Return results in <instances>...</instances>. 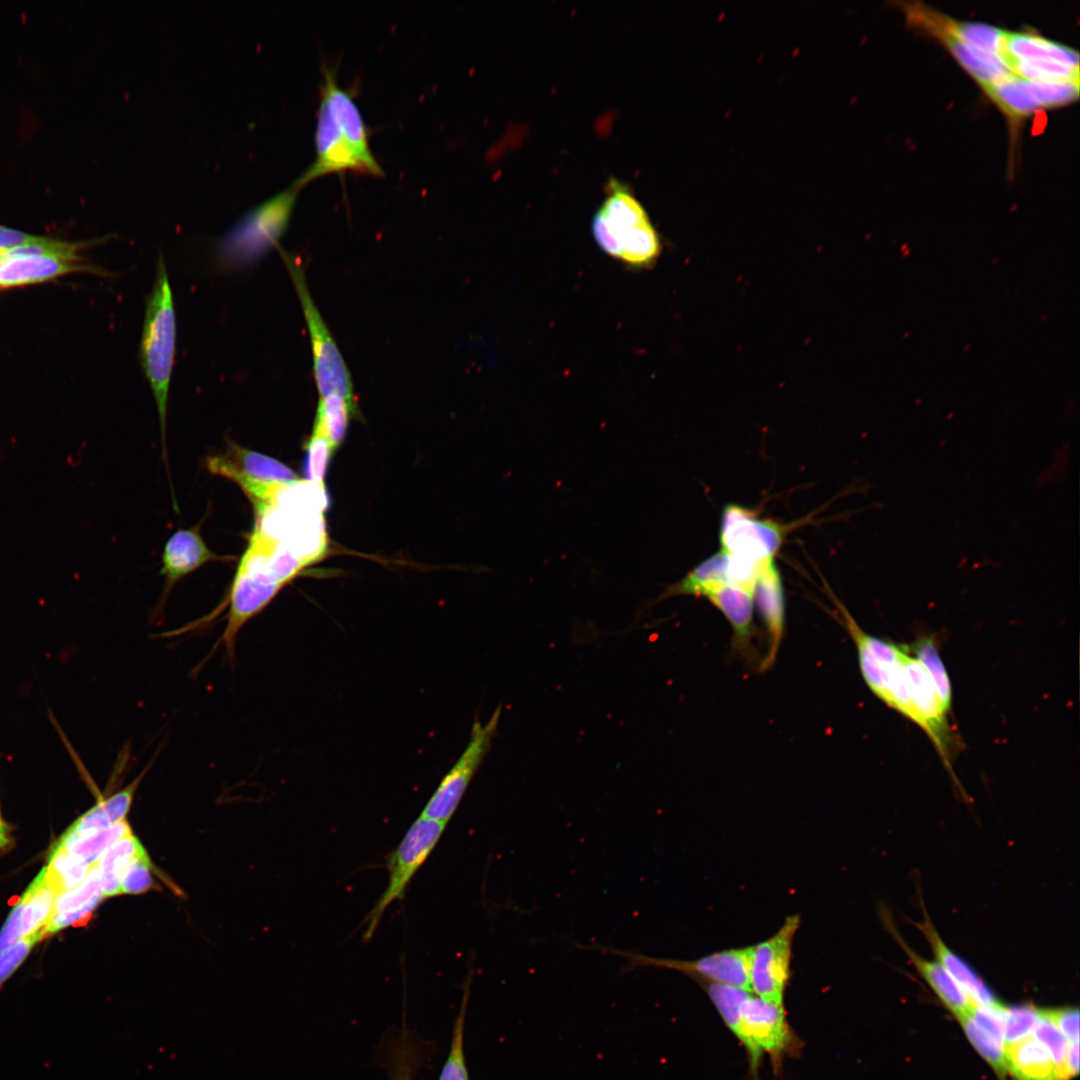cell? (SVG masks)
I'll list each match as a JSON object with an SVG mask.
<instances>
[{"label":"cell","mask_w":1080,"mask_h":1080,"mask_svg":"<svg viewBox=\"0 0 1080 1080\" xmlns=\"http://www.w3.org/2000/svg\"><path fill=\"white\" fill-rule=\"evenodd\" d=\"M582 948L596 949L623 957L627 962L623 967V972L646 967L665 968L681 972L693 978L697 983L711 982L751 992L749 967L752 946L717 951L694 960L647 956L612 946L597 945Z\"/></svg>","instance_id":"cell-11"},{"label":"cell","mask_w":1080,"mask_h":1080,"mask_svg":"<svg viewBox=\"0 0 1080 1080\" xmlns=\"http://www.w3.org/2000/svg\"><path fill=\"white\" fill-rule=\"evenodd\" d=\"M253 532L281 544L305 566L327 551L323 513L290 503L272 500L256 515Z\"/></svg>","instance_id":"cell-10"},{"label":"cell","mask_w":1080,"mask_h":1080,"mask_svg":"<svg viewBox=\"0 0 1080 1080\" xmlns=\"http://www.w3.org/2000/svg\"><path fill=\"white\" fill-rule=\"evenodd\" d=\"M984 93L1015 125L1040 109L1036 101L1023 87L1021 79L1015 75H1011L1006 80L988 87L984 90Z\"/></svg>","instance_id":"cell-29"},{"label":"cell","mask_w":1080,"mask_h":1080,"mask_svg":"<svg viewBox=\"0 0 1080 1080\" xmlns=\"http://www.w3.org/2000/svg\"><path fill=\"white\" fill-rule=\"evenodd\" d=\"M87 245L42 236L0 251V288L40 283L75 271H97L81 262L79 251Z\"/></svg>","instance_id":"cell-9"},{"label":"cell","mask_w":1080,"mask_h":1080,"mask_svg":"<svg viewBox=\"0 0 1080 1080\" xmlns=\"http://www.w3.org/2000/svg\"><path fill=\"white\" fill-rule=\"evenodd\" d=\"M445 827V823L419 816L387 855L388 883L364 919L365 941L373 937L387 908L404 898L411 880L434 850Z\"/></svg>","instance_id":"cell-7"},{"label":"cell","mask_w":1080,"mask_h":1080,"mask_svg":"<svg viewBox=\"0 0 1080 1080\" xmlns=\"http://www.w3.org/2000/svg\"><path fill=\"white\" fill-rule=\"evenodd\" d=\"M41 237L0 225V251L38 241Z\"/></svg>","instance_id":"cell-50"},{"label":"cell","mask_w":1080,"mask_h":1080,"mask_svg":"<svg viewBox=\"0 0 1080 1080\" xmlns=\"http://www.w3.org/2000/svg\"><path fill=\"white\" fill-rule=\"evenodd\" d=\"M901 9L907 22L941 42L983 91L1013 75L1004 57L972 47L946 31L938 11L919 2L904 3Z\"/></svg>","instance_id":"cell-14"},{"label":"cell","mask_w":1080,"mask_h":1080,"mask_svg":"<svg viewBox=\"0 0 1080 1080\" xmlns=\"http://www.w3.org/2000/svg\"><path fill=\"white\" fill-rule=\"evenodd\" d=\"M969 1015L980 1027L1004 1042L1005 1006L1000 1002L991 1005H974Z\"/></svg>","instance_id":"cell-45"},{"label":"cell","mask_w":1080,"mask_h":1080,"mask_svg":"<svg viewBox=\"0 0 1080 1080\" xmlns=\"http://www.w3.org/2000/svg\"><path fill=\"white\" fill-rule=\"evenodd\" d=\"M357 411L338 396L320 398L313 431L324 435L335 449L345 438L350 416Z\"/></svg>","instance_id":"cell-31"},{"label":"cell","mask_w":1080,"mask_h":1080,"mask_svg":"<svg viewBox=\"0 0 1080 1080\" xmlns=\"http://www.w3.org/2000/svg\"><path fill=\"white\" fill-rule=\"evenodd\" d=\"M1049 1019L1069 1041H1079V1011L1077 1008L1042 1009Z\"/></svg>","instance_id":"cell-47"},{"label":"cell","mask_w":1080,"mask_h":1080,"mask_svg":"<svg viewBox=\"0 0 1080 1080\" xmlns=\"http://www.w3.org/2000/svg\"><path fill=\"white\" fill-rule=\"evenodd\" d=\"M112 824L108 819L101 802L90 808L81 815L67 831L74 833L95 832L106 829Z\"/></svg>","instance_id":"cell-48"},{"label":"cell","mask_w":1080,"mask_h":1080,"mask_svg":"<svg viewBox=\"0 0 1080 1080\" xmlns=\"http://www.w3.org/2000/svg\"><path fill=\"white\" fill-rule=\"evenodd\" d=\"M10 843V831L8 825L0 815V850L7 848Z\"/></svg>","instance_id":"cell-52"},{"label":"cell","mask_w":1080,"mask_h":1080,"mask_svg":"<svg viewBox=\"0 0 1080 1080\" xmlns=\"http://www.w3.org/2000/svg\"><path fill=\"white\" fill-rule=\"evenodd\" d=\"M1013 75L1030 81L1079 80V68L1067 64L1038 59H1009Z\"/></svg>","instance_id":"cell-36"},{"label":"cell","mask_w":1080,"mask_h":1080,"mask_svg":"<svg viewBox=\"0 0 1080 1080\" xmlns=\"http://www.w3.org/2000/svg\"><path fill=\"white\" fill-rule=\"evenodd\" d=\"M154 887L152 862L147 852L137 856L121 879V894H142Z\"/></svg>","instance_id":"cell-42"},{"label":"cell","mask_w":1080,"mask_h":1080,"mask_svg":"<svg viewBox=\"0 0 1080 1080\" xmlns=\"http://www.w3.org/2000/svg\"><path fill=\"white\" fill-rule=\"evenodd\" d=\"M101 895L103 896L100 887L99 869L97 865H93L79 886L56 896L53 913L79 909Z\"/></svg>","instance_id":"cell-38"},{"label":"cell","mask_w":1080,"mask_h":1080,"mask_svg":"<svg viewBox=\"0 0 1080 1080\" xmlns=\"http://www.w3.org/2000/svg\"><path fill=\"white\" fill-rule=\"evenodd\" d=\"M880 912L887 930L944 1006L958 1019L969 1014L974 1004L947 970L937 960H928L916 953L895 928L889 913Z\"/></svg>","instance_id":"cell-19"},{"label":"cell","mask_w":1080,"mask_h":1080,"mask_svg":"<svg viewBox=\"0 0 1080 1080\" xmlns=\"http://www.w3.org/2000/svg\"><path fill=\"white\" fill-rule=\"evenodd\" d=\"M1021 83L1040 109L1062 107L1075 102L1079 96V80L1030 81L1021 79Z\"/></svg>","instance_id":"cell-37"},{"label":"cell","mask_w":1080,"mask_h":1080,"mask_svg":"<svg viewBox=\"0 0 1080 1080\" xmlns=\"http://www.w3.org/2000/svg\"><path fill=\"white\" fill-rule=\"evenodd\" d=\"M753 598L768 634V651L761 663L762 670H767L776 660L785 629L784 588L774 560L761 568Z\"/></svg>","instance_id":"cell-18"},{"label":"cell","mask_w":1080,"mask_h":1080,"mask_svg":"<svg viewBox=\"0 0 1080 1080\" xmlns=\"http://www.w3.org/2000/svg\"><path fill=\"white\" fill-rule=\"evenodd\" d=\"M704 988L726 1026L745 1048L754 1080H758L765 1053L775 1074L786 1057L799 1054L801 1041L788 1023L784 1004L729 985L708 983Z\"/></svg>","instance_id":"cell-2"},{"label":"cell","mask_w":1080,"mask_h":1080,"mask_svg":"<svg viewBox=\"0 0 1080 1080\" xmlns=\"http://www.w3.org/2000/svg\"><path fill=\"white\" fill-rule=\"evenodd\" d=\"M940 22L946 31L966 44L1005 58L1006 31L985 23L957 21L941 13Z\"/></svg>","instance_id":"cell-30"},{"label":"cell","mask_w":1080,"mask_h":1080,"mask_svg":"<svg viewBox=\"0 0 1080 1080\" xmlns=\"http://www.w3.org/2000/svg\"><path fill=\"white\" fill-rule=\"evenodd\" d=\"M206 466L210 473L237 484L255 515L269 505L281 485L297 480V475L282 462L231 440L226 441L223 450L207 457Z\"/></svg>","instance_id":"cell-8"},{"label":"cell","mask_w":1080,"mask_h":1080,"mask_svg":"<svg viewBox=\"0 0 1080 1080\" xmlns=\"http://www.w3.org/2000/svg\"><path fill=\"white\" fill-rule=\"evenodd\" d=\"M422 1051L413 1033L407 1028L405 1016L392 1047L386 1065L392 1080H414L422 1063Z\"/></svg>","instance_id":"cell-32"},{"label":"cell","mask_w":1080,"mask_h":1080,"mask_svg":"<svg viewBox=\"0 0 1080 1080\" xmlns=\"http://www.w3.org/2000/svg\"><path fill=\"white\" fill-rule=\"evenodd\" d=\"M23 901L19 900L11 911L0 932V955L18 942L21 937V915Z\"/></svg>","instance_id":"cell-49"},{"label":"cell","mask_w":1080,"mask_h":1080,"mask_svg":"<svg viewBox=\"0 0 1080 1080\" xmlns=\"http://www.w3.org/2000/svg\"><path fill=\"white\" fill-rule=\"evenodd\" d=\"M1033 1034L1034 1037L1049 1051L1055 1065L1057 1080H1067L1064 1071V1062L1069 1041L1057 1027L1043 1015L1042 1009L1041 1018L1037 1023Z\"/></svg>","instance_id":"cell-40"},{"label":"cell","mask_w":1080,"mask_h":1080,"mask_svg":"<svg viewBox=\"0 0 1080 1080\" xmlns=\"http://www.w3.org/2000/svg\"><path fill=\"white\" fill-rule=\"evenodd\" d=\"M322 72L320 102L327 109L344 139L367 167L369 175L382 176L383 170L372 154L367 127L353 97L338 85L335 73L329 67L324 66Z\"/></svg>","instance_id":"cell-16"},{"label":"cell","mask_w":1080,"mask_h":1080,"mask_svg":"<svg viewBox=\"0 0 1080 1080\" xmlns=\"http://www.w3.org/2000/svg\"><path fill=\"white\" fill-rule=\"evenodd\" d=\"M471 980L472 974L469 973L463 985V996L453 1025L449 1053L439 1080H469L464 1054V1028Z\"/></svg>","instance_id":"cell-34"},{"label":"cell","mask_w":1080,"mask_h":1080,"mask_svg":"<svg viewBox=\"0 0 1080 1080\" xmlns=\"http://www.w3.org/2000/svg\"><path fill=\"white\" fill-rule=\"evenodd\" d=\"M146 850L133 834H129L111 845L100 857L97 867L100 873V887L104 897L121 894V879L129 864Z\"/></svg>","instance_id":"cell-26"},{"label":"cell","mask_w":1080,"mask_h":1080,"mask_svg":"<svg viewBox=\"0 0 1080 1080\" xmlns=\"http://www.w3.org/2000/svg\"><path fill=\"white\" fill-rule=\"evenodd\" d=\"M965 1035L977 1052L1001 1077L1008 1072L1005 1044L980 1027L969 1014L958 1019Z\"/></svg>","instance_id":"cell-35"},{"label":"cell","mask_w":1080,"mask_h":1080,"mask_svg":"<svg viewBox=\"0 0 1080 1080\" xmlns=\"http://www.w3.org/2000/svg\"><path fill=\"white\" fill-rule=\"evenodd\" d=\"M334 450L335 449L324 435L313 431L306 448V458L304 463L306 480L314 483H323L329 459Z\"/></svg>","instance_id":"cell-41"},{"label":"cell","mask_w":1080,"mask_h":1080,"mask_svg":"<svg viewBox=\"0 0 1080 1080\" xmlns=\"http://www.w3.org/2000/svg\"><path fill=\"white\" fill-rule=\"evenodd\" d=\"M790 526L761 518L744 506L729 503L723 510L719 540L726 554L753 563L774 559Z\"/></svg>","instance_id":"cell-12"},{"label":"cell","mask_w":1080,"mask_h":1080,"mask_svg":"<svg viewBox=\"0 0 1080 1080\" xmlns=\"http://www.w3.org/2000/svg\"><path fill=\"white\" fill-rule=\"evenodd\" d=\"M225 560L205 543L199 526L181 529L171 535L162 553L161 575L164 576V594L181 578L210 561Z\"/></svg>","instance_id":"cell-20"},{"label":"cell","mask_w":1080,"mask_h":1080,"mask_svg":"<svg viewBox=\"0 0 1080 1080\" xmlns=\"http://www.w3.org/2000/svg\"><path fill=\"white\" fill-rule=\"evenodd\" d=\"M1005 58L1052 60L1079 68V53L1061 43L1032 31L1007 32L1004 40Z\"/></svg>","instance_id":"cell-23"},{"label":"cell","mask_w":1080,"mask_h":1080,"mask_svg":"<svg viewBox=\"0 0 1080 1080\" xmlns=\"http://www.w3.org/2000/svg\"><path fill=\"white\" fill-rule=\"evenodd\" d=\"M922 908V921L913 922L927 942L929 943L936 959L953 977V979L965 991L974 1005H991L999 1001L988 985L974 972L970 965L953 952L942 940L929 914L924 906L922 897H919Z\"/></svg>","instance_id":"cell-21"},{"label":"cell","mask_w":1080,"mask_h":1080,"mask_svg":"<svg viewBox=\"0 0 1080 1080\" xmlns=\"http://www.w3.org/2000/svg\"><path fill=\"white\" fill-rule=\"evenodd\" d=\"M55 889L45 876L43 868L22 896L21 937L28 936L44 927L53 913Z\"/></svg>","instance_id":"cell-28"},{"label":"cell","mask_w":1080,"mask_h":1080,"mask_svg":"<svg viewBox=\"0 0 1080 1080\" xmlns=\"http://www.w3.org/2000/svg\"><path fill=\"white\" fill-rule=\"evenodd\" d=\"M1008 1072L1017 1080H1057L1047 1048L1034 1036L1005 1046Z\"/></svg>","instance_id":"cell-24"},{"label":"cell","mask_w":1080,"mask_h":1080,"mask_svg":"<svg viewBox=\"0 0 1080 1080\" xmlns=\"http://www.w3.org/2000/svg\"><path fill=\"white\" fill-rule=\"evenodd\" d=\"M833 600L855 644L867 687L926 733L956 780L952 760L960 740L950 720L951 685L935 640L923 637L911 646L877 637L864 631L837 598Z\"/></svg>","instance_id":"cell-1"},{"label":"cell","mask_w":1080,"mask_h":1080,"mask_svg":"<svg viewBox=\"0 0 1080 1080\" xmlns=\"http://www.w3.org/2000/svg\"><path fill=\"white\" fill-rule=\"evenodd\" d=\"M592 233L609 256L632 267H648L661 252V243L648 214L622 184L611 180L609 192L594 215Z\"/></svg>","instance_id":"cell-4"},{"label":"cell","mask_w":1080,"mask_h":1080,"mask_svg":"<svg viewBox=\"0 0 1080 1080\" xmlns=\"http://www.w3.org/2000/svg\"><path fill=\"white\" fill-rule=\"evenodd\" d=\"M299 188L276 194L240 217L216 242L214 264L220 271L234 272L254 266L285 233Z\"/></svg>","instance_id":"cell-5"},{"label":"cell","mask_w":1080,"mask_h":1080,"mask_svg":"<svg viewBox=\"0 0 1080 1080\" xmlns=\"http://www.w3.org/2000/svg\"><path fill=\"white\" fill-rule=\"evenodd\" d=\"M102 899L103 896L101 895L94 898L91 902L79 909L60 913H53L48 922L43 927L45 934L47 935L55 933L58 930L65 928L69 925L82 924L87 922L90 919L92 912L98 906Z\"/></svg>","instance_id":"cell-46"},{"label":"cell","mask_w":1080,"mask_h":1080,"mask_svg":"<svg viewBox=\"0 0 1080 1080\" xmlns=\"http://www.w3.org/2000/svg\"><path fill=\"white\" fill-rule=\"evenodd\" d=\"M46 936L44 928L21 938L12 947L0 955V986L17 970L28 956L32 947Z\"/></svg>","instance_id":"cell-43"},{"label":"cell","mask_w":1080,"mask_h":1080,"mask_svg":"<svg viewBox=\"0 0 1080 1080\" xmlns=\"http://www.w3.org/2000/svg\"><path fill=\"white\" fill-rule=\"evenodd\" d=\"M701 597L708 599L727 619L733 630L736 648L744 653L749 651L753 626V593L721 582L706 589Z\"/></svg>","instance_id":"cell-22"},{"label":"cell","mask_w":1080,"mask_h":1080,"mask_svg":"<svg viewBox=\"0 0 1080 1080\" xmlns=\"http://www.w3.org/2000/svg\"><path fill=\"white\" fill-rule=\"evenodd\" d=\"M131 833L125 819L95 832L74 833L66 830L55 846L93 866L111 845Z\"/></svg>","instance_id":"cell-25"},{"label":"cell","mask_w":1080,"mask_h":1080,"mask_svg":"<svg viewBox=\"0 0 1080 1080\" xmlns=\"http://www.w3.org/2000/svg\"><path fill=\"white\" fill-rule=\"evenodd\" d=\"M314 140L315 161L293 183L294 186L300 188L309 181L330 173L352 171L369 174L367 167L344 139L321 102L317 113Z\"/></svg>","instance_id":"cell-17"},{"label":"cell","mask_w":1080,"mask_h":1080,"mask_svg":"<svg viewBox=\"0 0 1080 1080\" xmlns=\"http://www.w3.org/2000/svg\"><path fill=\"white\" fill-rule=\"evenodd\" d=\"M727 554L722 550L709 556L690 570L682 579L669 585L659 595L657 601L674 596L692 595L701 597L709 587L727 582Z\"/></svg>","instance_id":"cell-27"},{"label":"cell","mask_w":1080,"mask_h":1080,"mask_svg":"<svg viewBox=\"0 0 1080 1080\" xmlns=\"http://www.w3.org/2000/svg\"><path fill=\"white\" fill-rule=\"evenodd\" d=\"M91 866L82 859L73 856L55 846L45 869V876L57 895L73 890L86 878Z\"/></svg>","instance_id":"cell-33"},{"label":"cell","mask_w":1080,"mask_h":1080,"mask_svg":"<svg viewBox=\"0 0 1080 1080\" xmlns=\"http://www.w3.org/2000/svg\"><path fill=\"white\" fill-rule=\"evenodd\" d=\"M277 250L288 269L305 317L312 349L313 375L320 398L338 396L356 407L350 372L311 297L301 261L280 247Z\"/></svg>","instance_id":"cell-6"},{"label":"cell","mask_w":1080,"mask_h":1080,"mask_svg":"<svg viewBox=\"0 0 1080 1080\" xmlns=\"http://www.w3.org/2000/svg\"><path fill=\"white\" fill-rule=\"evenodd\" d=\"M1079 1041L1068 1043L1065 1056L1064 1071L1067 1080L1076 1076L1079 1072Z\"/></svg>","instance_id":"cell-51"},{"label":"cell","mask_w":1080,"mask_h":1080,"mask_svg":"<svg viewBox=\"0 0 1080 1080\" xmlns=\"http://www.w3.org/2000/svg\"><path fill=\"white\" fill-rule=\"evenodd\" d=\"M1040 1018L1041 1009L1033 1005L1005 1007V1046L1031 1036Z\"/></svg>","instance_id":"cell-39"},{"label":"cell","mask_w":1080,"mask_h":1080,"mask_svg":"<svg viewBox=\"0 0 1080 1080\" xmlns=\"http://www.w3.org/2000/svg\"><path fill=\"white\" fill-rule=\"evenodd\" d=\"M500 715L501 706H498L486 723L476 721L473 724L466 748L441 780L420 816L445 824L450 821L489 751Z\"/></svg>","instance_id":"cell-13"},{"label":"cell","mask_w":1080,"mask_h":1080,"mask_svg":"<svg viewBox=\"0 0 1080 1080\" xmlns=\"http://www.w3.org/2000/svg\"><path fill=\"white\" fill-rule=\"evenodd\" d=\"M148 768L143 771L137 778H135L128 786L119 792L113 794L109 798L100 801L102 807L110 820L111 824L120 822L126 819V815L131 807L134 795L139 786V783L146 774Z\"/></svg>","instance_id":"cell-44"},{"label":"cell","mask_w":1080,"mask_h":1080,"mask_svg":"<svg viewBox=\"0 0 1080 1080\" xmlns=\"http://www.w3.org/2000/svg\"><path fill=\"white\" fill-rule=\"evenodd\" d=\"M176 316L172 291L162 255L147 298L139 345V359L157 406L163 457L166 458V419L169 387L176 354Z\"/></svg>","instance_id":"cell-3"},{"label":"cell","mask_w":1080,"mask_h":1080,"mask_svg":"<svg viewBox=\"0 0 1080 1080\" xmlns=\"http://www.w3.org/2000/svg\"><path fill=\"white\" fill-rule=\"evenodd\" d=\"M800 922L799 914L790 915L773 936L752 946L749 982L754 995L784 1004L791 976L792 943Z\"/></svg>","instance_id":"cell-15"}]
</instances>
